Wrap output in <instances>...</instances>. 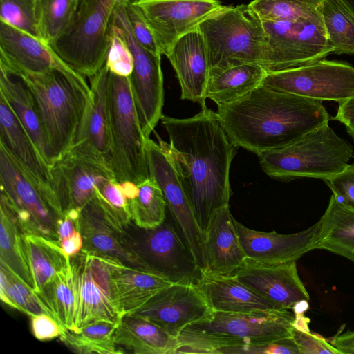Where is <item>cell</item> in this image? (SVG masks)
I'll return each mask as SVG.
<instances>
[{"instance_id": "obj_24", "label": "cell", "mask_w": 354, "mask_h": 354, "mask_svg": "<svg viewBox=\"0 0 354 354\" xmlns=\"http://www.w3.org/2000/svg\"><path fill=\"white\" fill-rule=\"evenodd\" d=\"M206 270L231 275L247 259L234 225L230 205L218 209L211 218L204 236Z\"/></svg>"}, {"instance_id": "obj_11", "label": "cell", "mask_w": 354, "mask_h": 354, "mask_svg": "<svg viewBox=\"0 0 354 354\" xmlns=\"http://www.w3.org/2000/svg\"><path fill=\"white\" fill-rule=\"evenodd\" d=\"M262 22L266 35L264 68L268 72L302 66L333 53L322 13L297 20Z\"/></svg>"}, {"instance_id": "obj_12", "label": "cell", "mask_w": 354, "mask_h": 354, "mask_svg": "<svg viewBox=\"0 0 354 354\" xmlns=\"http://www.w3.org/2000/svg\"><path fill=\"white\" fill-rule=\"evenodd\" d=\"M50 187L63 216L71 209L80 211L104 181L115 179L104 158L75 145L50 167Z\"/></svg>"}, {"instance_id": "obj_46", "label": "cell", "mask_w": 354, "mask_h": 354, "mask_svg": "<svg viewBox=\"0 0 354 354\" xmlns=\"http://www.w3.org/2000/svg\"><path fill=\"white\" fill-rule=\"evenodd\" d=\"M124 6L130 28L136 41L149 52L162 55L153 32L138 8L133 3L124 1Z\"/></svg>"}, {"instance_id": "obj_14", "label": "cell", "mask_w": 354, "mask_h": 354, "mask_svg": "<svg viewBox=\"0 0 354 354\" xmlns=\"http://www.w3.org/2000/svg\"><path fill=\"white\" fill-rule=\"evenodd\" d=\"M262 84L322 102H339L354 97V66L323 59L297 68L268 72Z\"/></svg>"}, {"instance_id": "obj_32", "label": "cell", "mask_w": 354, "mask_h": 354, "mask_svg": "<svg viewBox=\"0 0 354 354\" xmlns=\"http://www.w3.org/2000/svg\"><path fill=\"white\" fill-rule=\"evenodd\" d=\"M23 248L36 292L71 265L70 257L58 241L42 236L21 234Z\"/></svg>"}, {"instance_id": "obj_17", "label": "cell", "mask_w": 354, "mask_h": 354, "mask_svg": "<svg viewBox=\"0 0 354 354\" xmlns=\"http://www.w3.org/2000/svg\"><path fill=\"white\" fill-rule=\"evenodd\" d=\"M127 227L97 194L80 212L82 250L111 257L131 266L154 272L137 252L134 239L127 231Z\"/></svg>"}, {"instance_id": "obj_35", "label": "cell", "mask_w": 354, "mask_h": 354, "mask_svg": "<svg viewBox=\"0 0 354 354\" xmlns=\"http://www.w3.org/2000/svg\"><path fill=\"white\" fill-rule=\"evenodd\" d=\"M0 262L6 265L34 289L32 278L23 248L22 232L6 198L1 194Z\"/></svg>"}, {"instance_id": "obj_37", "label": "cell", "mask_w": 354, "mask_h": 354, "mask_svg": "<svg viewBox=\"0 0 354 354\" xmlns=\"http://www.w3.org/2000/svg\"><path fill=\"white\" fill-rule=\"evenodd\" d=\"M138 194L129 201L132 223L141 229H153L166 219L167 203L157 183L151 177L138 185Z\"/></svg>"}, {"instance_id": "obj_36", "label": "cell", "mask_w": 354, "mask_h": 354, "mask_svg": "<svg viewBox=\"0 0 354 354\" xmlns=\"http://www.w3.org/2000/svg\"><path fill=\"white\" fill-rule=\"evenodd\" d=\"M36 293L60 325L66 330H75V291L71 265Z\"/></svg>"}, {"instance_id": "obj_55", "label": "cell", "mask_w": 354, "mask_h": 354, "mask_svg": "<svg viewBox=\"0 0 354 354\" xmlns=\"http://www.w3.org/2000/svg\"><path fill=\"white\" fill-rule=\"evenodd\" d=\"M123 1H124L126 2H129V3H134V2H136V1H138L139 0H123Z\"/></svg>"}, {"instance_id": "obj_4", "label": "cell", "mask_w": 354, "mask_h": 354, "mask_svg": "<svg viewBox=\"0 0 354 354\" xmlns=\"http://www.w3.org/2000/svg\"><path fill=\"white\" fill-rule=\"evenodd\" d=\"M295 314L289 310L245 313L212 311L183 329L178 353L218 354L226 346L263 344L291 337Z\"/></svg>"}, {"instance_id": "obj_10", "label": "cell", "mask_w": 354, "mask_h": 354, "mask_svg": "<svg viewBox=\"0 0 354 354\" xmlns=\"http://www.w3.org/2000/svg\"><path fill=\"white\" fill-rule=\"evenodd\" d=\"M75 291V326L102 319L120 323L124 315L113 277L112 257L82 250L70 257Z\"/></svg>"}, {"instance_id": "obj_13", "label": "cell", "mask_w": 354, "mask_h": 354, "mask_svg": "<svg viewBox=\"0 0 354 354\" xmlns=\"http://www.w3.org/2000/svg\"><path fill=\"white\" fill-rule=\"evenodd\" d=\"M113 20L121 28L133 57V69L130 75L131 91L141 129L147 139L162 115L161 55L149 52L136 41L130 28L123 0L118 1Z\"/></svg>"}, {"instance_id": "obj_54", "label": "cell", "mask_w": 354, "mask_h": 354, "mask_svg": "<svg viewBox=\"0 0 354 354\" xmlns=\"http://www.w3.org/2000/svg\"><path fill=\"white\" fill-rule=\"evenodd\" d=\"M346 131L354 141V131Z\"/></svg>"}, {"instance_id": "obj_49", "label": "cell", "mask_w": 354, "mask_h": 354, "mask_svg": "<svg viewBox=\"0 0 354 354\" xmlns=\"http://www.w3.org/2000/svg\"><path fill=\"white\" fill-rule=\"evenodd\" d=\"M31 328L35 337L40 341H46L60 337L64 328L53 317L41 313L30 317Z\"/></svg>"}, {"instance_id": "obj_1", "label": "cell", "mask_w": 354, "mask_h": 354, "mask_svg": "<svg viewBox=\"0 0 354 354\" xmlns=\"http://www.w3.org/2000/svg\"><path fill=\"white\" fill-rule=\"evenodd\" d=\"M160 120L169 143H158L172 161L204 239L213 215L229 205L230 170L237 147L216 112L207 107L190 118L162 115Z\"/></svg>"}, {"instance_id": "obj_8", "label": "cell", "mask_w": 354, "mask_h": 354, "mask_svg": "<svg viewBox=\"0 0 354 354\" xmlns=\"http://www.w3.org/2000/svg\"><path fill=\"white\" fill-rule=\"evenodd\" d=\"M109 103L111 128L110 163L118 182L136 185L149 178L146 140L138 120L130 76L110 72Z\"/></svg>"}, {"instance_id": "obj_22", "label": "cell", "mask_w": 354, "mask_h": 354, "mask_svg": "<svg viewBox=\"0 0 354 354\" xmlns=\"http://www.w3.org/2000/svg\"><path fill=\"white\" fill-rule=\"evenodd\" d=\"M176 71L181 99L205 104L209 65L203 37L198 29L179 38L165 55Z\"/></svg>"}, {"instance_id": "obj_15", "label": "cell", "mask_w": 354, "mask_h": 354, "mask_svg": "<svg viewBox=\"0 0 354 354\" xmlns=\"http://www.w3.org/2000/svg\"><path fill=\"white\" fill-rule=\"evenodd\" d=\"M132 236L137 252L154 272L172 283L198 284L203 272L173 221L166 218L153 229L138 227Z\"/></svg>"}, {"instance_id": "obj_38", "label": "cell", "mask_w": 354, "mask_h": 354, "mask_svg": "<svg viewBox=\"0 0 354 354\" xmlns=\"http://www.w3.org/2000/svg\"><path fill=\"white\" fill-rule=\"evenodd\" d=\"M0 298L6 304L30 317L41 313H46L53 317L33 288L1 262Z\"/></svg>"}, {"instance_id": "obj_20", "label": "cell", "mask_w": 354, "mask_h": 354, "mask_svg": "<svg viewBox=\"0 0 354 354\" xmlns=\"http://www.w3.org/2000/svg\"><path fill=\"white\" fill-rule=\"evenodd\" d=\"M232 275L279 310H294L299 304L310 300L296 261L272 264L247 258Z\"/></svg>"}, {"instance_id": "obj_43", "label": "cell", "mask_w": 354, "mask_h": 354, "mask_svg": "<svg viewBox=\"0 0 354 354\" xmlns=\"http://www.w3.org/2000/svg\"><path fill=\"white\" fill-rule=\"evenodd\" d=\"M105 64L117 75L129 77L133 69V57L121 28L113 20L110 46Z\"/></svg>"}, {"instance_id": "obj_39", "label": "cell", "mask_w": 354, "mask_h": 354, "mask_svg": "<svg viewBox=\"0 0 354 354\" xmlns=\"http://www.w3.org/2000/svg\"><path fill=\"white\" fill-rule=\"evenodd\" d=\"M322 17L333 53L354 55V22L337 0H325Z\"/></svg>"}, {"instance_id": "obj_31", "label": "cell", "mask_w": 354, "mask_h": 354, "mask_svg": "<svg viewBox=\"0 0 354 354\" xmlns=\"http://www.w3.org/2000/svg\"><path fill=\"white\" fill-rule=\"evenodd\" d=\"M268 71L261 65L245 63L209 73L206 97L217 106L235 102L261 86Z\"/></svg>"}, {"instance_id": "obj_23", "label": "cell", "mask_w": 354, "mask_h": 354, "mask_svg": "<svg viewBox=\"0 0 354 354\" xmlns=\"http://www.w3.org/2000/svg\"><path fill=\"white\" fill-rule=\"evenodd\" d=\"M0 62L15 71L28 73H41L51 69L73 71L48 44L1 21Z\"/></svg>"}, {"instance_id": "obj_34", "label": "cell", "mask_w": 354, "mask_h": 354, "mask_svg": "<svg viewBox=\"0 0 354 354\" xmlns=\"http://www.w3.org/2000/svg\"><path fill=\"white\" fill-rule=\"evenodd\" d=\"M118 324L102 319L93 321L77 331L66 330L59 339L77 353H124L126 352L115 341L114 335Z\"/></svg>"}, {"instance_id": "obj_44", "label": "cell", "mask_w": 354, "mask_h": 354, "mask_svg": "<svg viewBox=\"0 0 354 354\" xmlns=\"http://www.w3.org/2000/svg\"><path fill=\"white\" fill-rule=\"evenodd\" d=\"M96 194L126 226L132 223L129 201L120 184L115 179H109L102 183Z\"/></svg>"}, {"instance_id": "obj_26", "label": "cell", "mask_w": 354, "mask_h": 354, "mask_svg": "<svg viewBox=\"0 0 354 354\" xmlns=\"http://www.w3.org/2000/svg\"><path fill=\"white\" fill-rule=\"evenodd\" d=\"M0 146L3 147L24 170L47 189L55 199L50 187V167L44 161L29 135L1 95ZM55 201L56 203L55 199Z\"/></svg>"}, {"instance_id": "obj_25", "label": "cell", "mask_w": 354, "mask_h": 354, "mask_svg": "<svg viewBox=\"0 0 354 354\" xmlns=\"http://www.w3.org/2000/svg\"><path fill=\"white\" fill-rule=\"evenodd\" d=\"M109 75L110 71L104 64L95 75L89 78L91 103L80 141L75 145L104 158L111 165Z\"/></svg>"}, {"instance_id": "obj_7", "label": "cell", "mask_w": 354, "mask_h": 354, "mask_svg": "<svg viewBox=\"0 0 354 354\" xmlns=\"http://www.w3.org/2000/svg\"><path fill=\"white\" fill-rule=\"evenodd\" d=\"M119 0H78L68 30L49 45L77 73L88 78L104 65Z\"/></svg>"}, {"instance_id": "obj_50", "label": "cell", "mask_w": 354, "mask_h": 354, "mask_svg": "<svg viewBox=\"0 0 354 354\" xmlns=\"http://www.w3.org/2000/svg\"><path fill=\"white\" fill-rule=\"evenodd\" d=\"M333 119L344 124L346 131H354V97L338 102L337 111Z\"/></svg>"}, {"instance_id": "obj_9", "label": "cell", "mask_w": 354, "mask_h": 354, "mask_svg": "<svg viewBox=\"0 0 354 354\" xmlns=\"http://www.w3.org/2000/svg\"><path fill=\"white\" fill-rule=\"evenodd\" d=\"M1 194L10 205L23 234L58 240L61 215L51 193L0 146Z\"/></svg>"}, {"instance_id": "obj_18", "label": "cell", "mask_w": 354, "mask_h": 354, "mask_svg": "<svg viewBox=\"0 0 354 354\" xmlns=\"http://www.w3.org/2000/svg\"><path fill=\"white\" fill-rule=\"evenodd\" d=\"M151 28L162 55L182 36L197 29L223 6L221 0H139L133 3Z\"/></svg>"}, {"instance_id": "obj_45", "label": "cell", "mask_w": 354, "mask_h": 354, "mask_svg": "<svg viewBox=\"0 0 354 354\" xmlns=\"http://www.w3.org/2000/svg\"><path fill=\"white\" fill-rule=\"evenodd\" d=\"M218 354H299V348L291 337L270 342L226 346Z\"/></svg>"}, {"instance_id": "obj_53", "label": "cell", "mask_w": 354, "mask_h": 354, "mask_svg": "<svg viewBox=\"0 0 354 354\" xmlns=\"http://www.w3.org/2000/svg\"><path fill=\"white\" fill-rule=\"evenodd\" d=\"M348 17L354 22V0H337Z\"/></svg>"}, {"instance_id": "obj_29", "label": "cell", "mask_w": 354, "mask_h": 354, "mask_svg": "<svg viewBox=\"0 0 354 354\" xmlns=\"http://www.w3.org/2000/svg\"><path fill=\"white\" fill-rule=\"evenodd\" d=\"M114 337L123 350L136 354H176L178 347L177 338L155 323L133 314L122 317Z\"/></svg>"}, {"instance_id": "obj_5", "label": "cell", "mask_w": 354, "mask_h": 354, "mask_svg": "<svg viewBox=\"0 0 354 354\" xmlns=\"http://www.w3.org/2000/svg\"><path fill=\"white\" fill-rule=\"evenodd\" d=\"M263 171L281 180L315 178L324 180L343 171L353 147L325 124L281 149L257 154Z\"/></svg>"}, {"instance_id": "obj_41", "label": "cell", "mask_w": 354, "mask_h": 354, "mask_svg": "<svg viewBox=\"0 0 354 354\" xmlns=\"http://www.w3.org/2000/svg\"><path fill=\"white\" fill-rule=\"evenodd\" d=\"M78 0H41L40 34L41 40L50 45L71 26Z\"/></svg>"}, {"instance_id": "obj_6", "label": "cell", "mask_w": 354, "mask_h": 354, "mask_svg": "<svg viewBox=\"0 0 354 354\" xmlns=\"http://www.w3.org/2000/svg\"><path fill=\"white\" fill-rule=\"evenodd\" d=\"M197 29L205 44L209 73L245 63L265 66L266 31L249 5L223 6Z\"/></svg>"}, {"instance_id": "obj_27", "label": "cell", "mask_w": 354, "mask_h": 354, "mask_svg": "<svg viewBox=\"0 0 354 354\" xmlns=\"http://www.w3.org/2000/svg\"><path fill=\"white\" fill-rule=\"evenodd\" d=\"M197 285L212 311L245 313L259 310H279L232 274L203 272Z\"/></svg>"}, {"instance_id": "obj_19", "label": "cell", "mask_w": 354, "mask_h": 354, "mask_svg": "<svg viewBox=\"0 0 354 354\" xmlns=\"http://www.w3.org/2000/svg\"><path fill=\"white\" fill-rule=\"evenodd\" d=\"M212 312L196 284L177 283L164 288L131 313L148 319L177 338L187 326Z\"/></svg>"}, {"instance_id": "obj_51", "label": "cell", "mask_w": 354, "mask_h": 354, "mask_svg": "<svg viewBox=\"0 0 354 354\" xmlns=\"http://www.w3.org/2000/svg\"><path fill=\"white\" fill-rule=\"evenodd\" d=\"M330 344L341 354H354V330H347L334 337Z\"/></svg>"}, {"instance_id": "obj_28", "label": "cell", "mask_w": 354, "mask_h": 354, "mask_svg": "<svg viewBox=\"0 0 354 354\" xmlns=\"http://www.w3.org/2000/svg\"><path fill=\"white\" fill-rule=\"evenodd\" d=\"M1 95L50 167V161L41 122L32 95L20 75L0 62Z\"/></svg>"}, {"instance_id": "obj_30", "label": "cell", "mask_w": 354, "mask_h": 354, "mask_svg": "<svg viewBox=\"0 0 354 354\" xmlns=\"http://www.w3.org/2000/svg\"><path fill=\"white\" fill-rule=\"evenodd\" d=\"M113 277L124 314H131L171 284L159 274L127 265L112 257Z\"/></svg>"}, {"instance_id": "obj_47", "label": "cell", "mask_w": 354, "mask_h": 354, "mask_svg": "<svg viewBox=\"0 0 354 354\" xmlns=\"http://www.w3.org/2000/svg\"><path fill=\"white\" fill-rule=\"evenodd\" d=\"M324 181L339 203L354 209V164H348L343 171Z\"/></svg>"}, {"instance_id": "obj_3", "label": "cell", "mask_w": 354, "mask_h": 354, "mask_svg": "<svg viewBox=\"0 0 354 354\" xmlns=\"http://www.w3.org/2000/svg\"><path fill=\"white\" fill-rule=\"evenodd\" d=\"M13 71L32 95L51 167L80 141L91 103V88L84 77L74 71Z\"/></svg>"}, {"instance_id": "obj_33", "label": "cell", "mask_w": 354, "mask_h": 354, "mask_svg": "<svg viewBox=\"0 0 354 354\" xmlns=\"http://www.w3.org/2000/svg\"><path fill=\"white\" fill-rule=\"evenodd\" d=\"M319 220L317 249L328 250L354 263V209L346 207L332 194Z\"/></svg>"}, {"instance_id": "obj_16", "label": "cell", "mask_w": 354, "mask_h": 354, "mask_svg": "<svg viewBox=\"0 0 354 354\" xmlns=\"http://www.w3.org/2000/svg\"><path fill=\"white\" fill-rule=\"evenodd\" d=\"M149 177L160 187L171 219L202 272L206 270L205 242L192 207L168 153L150 138L146 140Z\"/></svg>"}, {"instance_id": "obj_52", "label": "cell", "mask_w": 354, "mask_h": 354, "mask_svg": "<svg viewBox=\"0 0 354 354\" xmlns=\"http://www.w3.org/2000/svg\"><path fill=\"white\" fill-rule=\"evenodd\" d=\"M62 250L68 257L79 253L83 248V238L80 232L58 241Z\"/></svg>"}, {"instance_id": "obj_2", "label": "cell", "mask_w": 354, "mask_h": 354, "mask_svg": "<svg viewBox=\"0 0 354 354\" xmlns=\"http://www.w3.org/2000/svg\"><path fill=\"white\" fill-rule=\"evenodd\" d=\"M217 107L218 120L231 142L257 155L285 147L330 120L322 101L263 84Z\"/></svg>"}, {"instance_id": "obj_40", "label": "cell", "mask_w": 354, "mask_h": 354, "mask_svg": "<svg viewBox=\"0 0 354 354\" xmlns=\"http://www.w3.org/2000/svg\"><path fill=\"white\" fill-rule=\"evenodd\" d=\"M325 0H253L248 5L262 21L297 20L322 13Z\"/></svg>"}, {"instance_id": "obj_48", "label": "cell", "mask_w": 354, "mask_h": 354, "mask_svg": "<svg viewBox=\"0 0 354 354\" xmlns=\"http://www.w3.org/2000/svg\"><path fill=\"white\" fill-rule=\"evenodd\" d=\"M291 337L297 344L299 354H341L324 338L295 328L291 330Z\"/></svg>"}, {"instance_id": "obj_21", "label": "cell", "mask_w": 354, "mask_h": 354, "mask_svg": "<svg viewBox=\"0 0 354 354\" xmlns=\"http://www.w3.org/2000/svg\"><path fill=\"white\" fill-rule=\"evenodd\" d=\"M234 225L247 258L261 263L297 261L307 252L317 249L320 240V220L303 231L289 234L254 230L235 219Z\"/></svg>"}, {"instance_id": "obj_42", "label": "cell", "mask_w": 354, "mask_h": 354, "mask_svg": "<svg viewBox=\"0 0 354 354\" xmlns=\"http://www.w3.org/2000/svg\"><path fill=\"white\" fill-rule=\"evenodd\" d=\"M41 0H0V21L41 40Z\"/></svg>"}]
</instances>
